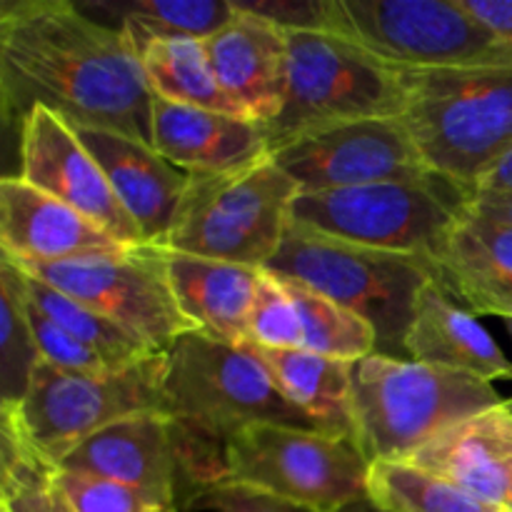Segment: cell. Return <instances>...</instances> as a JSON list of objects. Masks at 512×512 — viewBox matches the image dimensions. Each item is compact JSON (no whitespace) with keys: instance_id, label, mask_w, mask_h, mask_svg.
I'll use <instances>...</instances> for the list:
<instances>
[{"instance_id":"cell-1","label":"cell","mask_w":512,"mask_h":512,"mask_svg":"<svg viewBox=\"0 0 512 512\" xmlns=\"http://www.w3.org/2000/svg\"><path fill=\"white\" fill-rule=\"evenodd\" d=\"M0 100L5 125L48 108L70 125L153 145V93L123 28L68 0L0 5Z\"/></svg>"},{"instance_id":"cell-2","label":"cell","mask_w":512,"mask_h":512,"mask_svg":"<svg viewBox=\"0 0 512 512\" xmlns=\"http://www.w3.org/2000/svg\"><path fill=\"white\" fill-rule=\"evenodd\" d=\"M463 370L373 353L353 365L355 438L368 463L408 460L450 425L503 405Z\"/></svg>"},{"instance_id":"cell-3","label":"cell","mask_w":512,"mask_h":512,"mask_svg":"<svg viewBox=\"0 0 512 512\" xmlns=\"http://www.w3.org/2000/svg\"><path fill=\"white\" fill-rule=\"evenodd\" d=\"M403 120L433 173L475 190L512 148V65L405 73Z\"/></svg>"},{"instance_id":"cell-4","label":"cell","mask_w":512,"mask_h":512,"mask_svg":"<svg viewBox=\"0 0 512 512\" xmlns=\"http://www.w3.org/2000/svg\"><path fill=\"white\" fill-rule=\"evenodd\" d=\"M405 73L343 33L288 30V90L278 118L265 125L268 150L350 120L403 118Z\"/></svg>"},{"instance_id":"cell-5","label":"cell","mask_w":512,"mask_h":512,"mask_svg":"<svg viewBox=\"0 0 512 512\" xmlns=\"http://www.w3.org/2000/svg\"><path fill=\"white\" fill-rule=\"evenodd\" d=\"M265 270L308 285L368 320L378 335V353L393 358H408L405 338L418 295L435 280L430 260L343 243L293 220Z\"/></svg>"},{"instance_id":"cell-6","label":"cell","mask_w":512,"mask_h":512,"mask_svg":"<svg viewBox=\"0 0 512 512\" xmlns=\"http://www.w3.org/2000/svg\"><path fill=\"white\" fill-rule=\"evenodd\" d=\"M473 205V190L445 175L300 193L290 220L343 243L415 255L435 263L460 215Z\"/></svg>"},{"instance_id":"cell-7","label":"cell","mask_w":512,"mask_h":512,"mask_svg":"<svg viewBox=\"0 0 512 512\" xmlns=\"http://www.w3.org/2000/svg\"><path fill=\"white\" fill-rule=\"evenodd\" d=\"M300 188L270 155L228 170L190 175L160 248L265 270L290 223Z\"/></svg>"},{"instance_id":"cell-8","label":"cell","mask_w":512,"mask_h":512,"mask_svg":"<svg viewBox=\"0 0 512 512\" xmlns=\"http://www.w3.org/2000/svg\"><path fill=\"white\" fill-rule=\"evenodd\" d=\"M165 413L220 443L258 423L320 430L285 398L250 345L223 343L198 330L165 353Z\"/></svg>"},{"instance_id":"cell-9","label":"cell","mask_w":512,"mask_h":512,"mask_svg":"<svg viewBox=\"0 0 512 512\" xmlns=\"http://www.w3.org/2000/svg\"><path fill=\"white\" fill-rule=\"evenodd\" d=\"M58 470L128 485L188 512L198 495L225 483V443L168 413L125 418L65 455Z\"/></svg>"},{"instance_id":"cell-10","label":"cell","mask_w":512,"mask_h":512,"mask_svg":"<svg viewBox=\"0 0 512 512\" xmlns=\"http://www.w3.org/2000/svg\"><path fill=\"white\" fill-rule=\"evenodd\" d=\"M225 483L248 485L310 512L368 503L370 463L355 435L258 423L225 443Z\"/></svg>"},{"instance_id":"cell-11","label":"cell","mask_w":512,"mask_h":512,"mask_svg":"<svg viewBox=\"0 0 512 512\" xmlns=\"http://www.w3.org/2000/svg\"><path fill=\"white\" fill-rule=\"evenodd\" d=\"M13 413L35 453L58 468L100 430L133 415L165 413V353L100 373H73L40 360Z\"/></svg>"},{"instance_id":"cell-12","label":"cell","mask_w":512,"mask_h":512,"mask_svg":"<svg viewBox=\"0 0 512 512\" xmlns=\"http://www.w3.org/2000/svg\"><path fill=\"white\" fill-rule=\"evenodd\" d=\"M330 33L408 70L512 65L508 48L460 0H330Z\"/></svg>"},{"instance_id":"cell-13","label":"cell","mask_w":512,"mask_h":512,"mask_svg":"<svg viewBox=\"0 0 512 512\" xmlns=\"http://www.w3.org/2000/svg\"><path fill=\"white\" fill-rule=\"evenodd\" d=\"M40 283L113 320L153 353L195 330L180 310L160 248L135 245L60 263H15Z\"/></svg>"},{"instance_id":"cell-14","label":"cell","mask_w":512,"mask_h":512,"mask_svg":"<svg viewBox=\"0 0 512 512\" xmlns=\"http://www.w3.org/2000/svg\"><path fill=\"white\" fill-rule=\"evenodd\" d=\"M270 158L300 193L418 180L433 173L403 118H365L313 130L273 150Z\"/></svg>"},{"instance_id":"cell-15","label":"cell","mask_w":512,"mask_h":512,"mask_svg":"<svg viewBox=\"0 0 512 512\" xmlns=\"http://www.w3.org/2000/svg\"><path fill=\"white\" fill-rule=\"evenodd\" d=\"M18 135L20 178L25 183L78 210L123 245H145L138 225L68 120L38 105L25 115Z\"/></svg>"},{"instance_id":"cell-16","label":"cell","mask_w":512,"mask_h":512,"mask_svg":"<svg viewBox=\"0 0 512 512\" xmlns=\"http://www.w3.org/2000/svg\"><path fill=\"white\" fill-rule=\"evenodd\" d=\"M203 45L230 103L245 118L273 123L288 90V30L235 5L233 20Z\"/></svg>"},{"instance_id":"cell-17","label":"cell","mask_w":512,"mask_h":512,"mask_svg":"<svg viewBox=\"0 0 512 512\" xmlns=\"http://www.w3.org/2000/svg\"><path fill=\"white\" fill-rule=\"evenodd\" d=\"M70 128L100 165L113 193L138 225L143 243L160 248L173 228L178 205L190 183V173L163 158L153 145H145L128 135L100 128H80V125Z\"/></svg>"},{"instance_id":"cell-18","label":"cell","mask_w":512,"mask_h":512,"mask_svg":"<svg viewBox=\"0 0 512 512\" xmlns=\"http://www.w3.org/2000/svg\"><path fill=\"white\" fill-rule=\"evenodd\" d=\"M0 248L13 263H60L130 248L20 175L0 180Z\"/></svg>"},{"instance_id":"cell-19","label":"cell","mask_w":512,"mask_h":512,"mask_svg":"<svg viewBox=\"0 0 512 512\" xmlns=\"http://www.w3.org/2000/svg\"><path fill=\"white\" fill-rule=\"evenodd\" d=\"M435 280L473 315L512 318V223L470 205L450 230Z\"/></svg>"},{"instance_id":"cell-20","label":"cell","mask_w":512,"mask_h":512,"mask_svg":"<svg viewBox=\"0 0 512 512\" xmlns=\"http://www.w3.org/2000/svg\"><path fill=\"white\" fill-rule=\"evenodd\" d=\"M153 148L190 175L228 173L270 155L265 125L153 98Z\"/></svg>"},{"instance_id":"cell-21","label":"cell","mask_w":512,"mask_h":512,"mask_svg":"<svg viewBox=\"0 0 512 512\" xmlns=\"http://www.w3.org/2000/svg\"><path fill=\"white\" fill-rule=\"evenodd\" d=\"M408 460L505 510L512 485V413L503 403L460 420Z\"/></svg>"},{"instance_id":"cell-22","label":"cell","mask_w":512,"mask_h":512,"mask_svg":"<svg viewBox=\"0 0 512 512\" xmlns=\"http://www.w3.org/2000/svg\"><path fill=\"white\" fill-rule=\"evenodd\" d=\"M170 288L198 333L230 345H248L250 310L263 270L160 248Z\"/></svg>"},{"instance_id":"cell-23","label":"cell","mask_w":512,"mask_h":512,"mask_svg":"<svg viewBox=\"0 0 512 512\" xmlns=\"http://www.w3.org/2000/svg\"><path fill=\"white\" fill-rule=\"evenodd\" d=\"M405 350L410 360L463 370L493 380H512V360L480 325L478 315L465 310L438 280H430L418 295Z\"/></svg>"},{"instance_id":"cell-24","label":"cell","mask_w":512,"mask_h":512,"mask_svg":"<svg viewBox=\"0 0 512 512\" xmlns=\"http://www.w3.org/2000/svg\"><path fill=\"white\" fill-rule=\"evenodd\" d=\"M285 398L320 430L355 435L353 365L310 350H265L250 345Z\"/></svg>"},{"instance_id":"cell-25","label":"cell","mask_w":512,"mask_h":512,"mask_svg":"<svg viewBox=\"0 0 512 512\" xmlns=\"http://www.w3.org/2000/svg\"><path fill=\"white\" fill-rule=\"evenodd\" d=\"M153 98L215 113L243 115L215 80L203 40L153 38L133 45Z\"/></svg>"},{"instance_id":"cell-26","label":"cell","mask_w":512,"mask_h":512,"mask_svg":"<svg viewBox=\"0 0 512 512\" xmlns=\"http://www.w3.org/2000/svg\"><path fill=\"white\" fill-rule=\"evenodd\" d=\"M368 503L378 512H505L410 460L370 463Z\"/></svg>"},{"instance_id":"cell-27","label":"cell","mask_w":512,"mask_h":512,"mask_svg":"<svg viewBox=\"0 0 512 512\" xmlns=\"http://www.w3.org/2000/svg\"><path fill=\"white\" fill-rule=\"evenodd\" d=\"M38 340L25 305L23 270L0 260V410H18L40 365Z\"/></svg>"},{"instance_id":"cell-28","label":"cell","mask_w":512,"mask_h":512,"mask_svg":"<svg viewBox=\"0 0 512 512\" xmlns=\"http://www.w3.org/2000/svg\"><path fill=\"white\" fill-rule=\"evenodd\" d=\"M0 512H75L45 463L20 430L13 410H0Z\"/></svg>"},{"instance_id":"cell-29","label":"cell","mask_w":512,"mask_h":512,"mask_svg":"<svg viewBox=\"0 0 512 512\" xmlns=\"http://www.w3.org/2000/svg\"><path fill=\"white\" fill-rule=\"evenodd\" d=\"M293 298L303 328V350L325 355V358L360 363L368 355L378 353V335L373 325L330 300L328 295L308 288L295 280L280 278Z\"/></svg>"},{"instance_id":"cell-30","label":"cell","mask_w":512,"mask_h":512,"mask_svg":"<svg viewBox=\"0 0 512 512\" xmlns=\"http://www.w3.org/2000/svg\"><path fill=\"white\" fill-rule=\"evenodd\" d=\"M23 280L30 303L38 310H43L50 320H55L78 343L95 350L110 368H125V365L138 363V360L148 358V355H155L148 345L140 343L128 330L115 325L113 320L103 318L95 310L85 308L83 303L73 300L70 295L40 283L38 278L28 273H23Z\"/></svg>"},{"instance_id":"cell-31","label":"cell","mask_w":512,"mask_h":512,"mask_svg":"<svg viewBox=\"0 0 512 512\" xmlns=\"http://www.w3.org/2000/svg\"><path fill=\"white\" fill-rule=\"evenodd\" d=\"M108 10H118L133 45L153 38L208 40L235 15L233 0H133Z\"/></svg>"},{"instance_id":"cell-32","label":"cell","mask_w":512,"mask_h":512,"mask_svg":"<svg viewBox=\"0 0 512 512\" xmlns=\"http://www.w3.org/2000/svg\"><path fill=\"white\" fill-rule=\"evenodd\" d=\"M248 345L265 350H295L303 348V328L300 315L290 298L288 288L278 275L263 270L250 310Z\"/></svg>"},{"instance_id":"cell-33","label":"cell","mask_w":512,"mask_h":512,"mask_svg":"<svg viewBox=\"0 0 512 512\" xmlns=\"http://www.w3.org/2000/svg\"><path fill=\"white\" fill-rule=\"evenodd\" d=\"M55 480L75 512H180L128 485L55 468Z\"/></svg>"},{"instance_id":"cell-34","label":"cell","mask_w":512,"mask_h":512,"mask_svg":"<svg viewBox=\"0 0 512 512\" xmlns=\"http://www.w3.org/2000/svg\"><path fill=\"white\" fill-rule=\"evenodd\" d=\"M25 305H28V318L33 325L35 340H38L40 355L45 363L55 365L60 370H73V373H100V370H113L95 350L78 343L70 333H65L55 320H50L43 310L35 308L25 290Z\"/></svg>"},{"instance_id":"cell-35","label":"cell","mask_w":512,"mask_h":512,"mask_svg":"<svg viewBox=\"0 0 512 512\" xmlns=\"http://www.w3.org/2000/svg\"><path fill=\"white\" fill-rule=\"evenodd\" d=\"M285 30H330V0H233Z\"/></svg>"},{"instance_id":"cell-36","label":"cell","mask_w":512,"mask_h":512,"mask_svg":"<svg viewBox=\"0 0 512 512\" xmlns=\"http://www.w3.org/2000/svg\"><path fill=\"white\" fill-rule=\"evenodd\" d=\"M190 510H213V512H310L300 505L280 500L263 490L248 488L238 483H220L198 495Z\"/></svg>"},{"instance_id":"cell-37","label":"cell","mask_w":512,"mask_h":512,"mask_svg":"<svg viewBox=\"0 0 512 512\" xmlns=\"http://www.w3.org/2000/svg\"><path fill=\"white\" fill-rule=\"evenodd\" d=\"M460 5L508 48L512 58V0H460Z\"/></svg>"},{"instance_id":"cell-38","label":"cell","mask_w":512,"mask_h":512,"mask_svg":"<svg viewBox=\"0 0 512 512\" xmlns=\"http://www.w3.org/2000/svg\"><path fill=\"white\" fill-rule=\"evenodd\" d=\"M475 205H512V148L483 178L473 190Z\"/></svg>"},{"instance_id":"cell-39","label":"cell","mask_w":512,"mask_h":512,"mask_svg":"<svg viewBox=\"0 0 512 512\" xmlns=\"http://www.w3.org/2000/svg\"><path fill=\"white\" fill-rule=\"evenodd\" d=\"M475 210H480V213L490 215V218L495 220H503V223H512V205H475Z\"/></svg>"},{"instance_id":"cell-40","label":"cell","mask_w":512,"mask_h":512,"mask_svg":"<svg viewBox=\"0 0 512 512\" xmlns=\"http://www.w3.org/2000/svg\"><path fill=\"white\" fill-rule=\"evenodd\" d=\"M505 512H512V485H510V493H508V503H505Z\"/></svg>"},{"instance_id":"cell-41","label":"cell","mask_w":512,"mask_h":512,"mask_svg":"<svg viewBox=\"0 0 512 512\" xmlns=\"http://www.w3.org/2000/svg\"><path fill=\"white\" fill-rule=\"evenodd\" d=\"M505 328H508V333H510V338H512V318L505 320Z\"/></svg>"},{"instance_id":"cell-42","label":"cell","mask_w":512,"mask_h":512,"mask_svg":"<svg viewBox=\"0 0 512 512\" xmlns=\"http://www.w3.org/2000/svg\"><path fill=\"white\" fill-rule=\"evenodd\" d=\"M360 505H363V503H360ZM360 505H355V508H350V510H345V512H358Z\"/></svg>"},{"instance_id":"cell-43","label":"cell","mask_w":512,"mask_h":512,"mask_svg":"<svg viewBox=\"0 0 512 512\" xmlns=\"http://www.w3.org/2000/svg\"><path fill=\"white\" fill-rule=\"evenodd\" d=\"M505 405H508V410L512 413V398H510V400H505Z\"/></svg>"}]
</instances>
